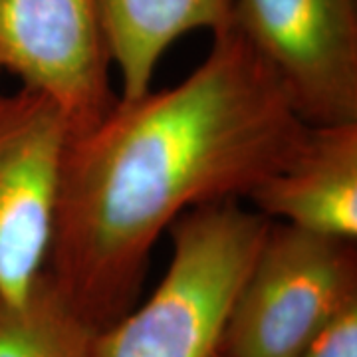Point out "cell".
<instances>
[{"label": "cell", "instance_id": "1", "mask_svg": "<svg viewBox=\"0 0 357 357\" xmlns=\"http://www.w3.org/2000/svg\"><path fill=\"white\" fill-rule=\"evenodd\" d=\"M307 123L243 34L213 32L177 86L117 98L66 141L48 280L93 332L135 307L157 238L201 204L248 197L296 153Z\"/></svg>", "mask_w": 357, "mask_h": 357}, {"label": "cell", "instance_id": "2", "mask_svg": "<svg viewBox=\"0 0 357 357\" xmlns=\"http://www.w3.org/2000/svg\"><path fill=\"white\" fill-rule=\"evenodd\" d=\"M272 220L236 201L187 211L171 225L163 280L96 335L91 357H213Z\"/></svg>", "mask_w": 357, "mask_h": 357}, {"label": "cell", "instance_id": "3", "mask_svg": "<svg viewBox=\"0 0 357 357\" xmlns=\"http://www.w3.org/2000/svg\"><path fill=\"white\" fill-rule=\"evenodd\" d=\"M357 300V243L270 222L234 298L218 354L298 357Z\"/></svg>", "mask_w": 357, "mask_h": 357}, {"label": "cell", "instance_id": "4", "mask_svg": "<svg viewBox=\"0 0 357 357\" xmlns=\"http://www.w3.org/2000/svg\"><path fill=\"white\" fill-rule=\"evenodd\" d=\"M230 24L304 123L357 121V0H230Z\"/></svg>", "mask_w": 357, "mask_h": 357}, {"label": "cell", "instance_id": "5", "mask_svg": "<svg viewBox=\"0 0 357 357\" xmlns=\"http://www.w3.org/2000/svg\"><path fill=\"white\" fill-rule=\"evenodd\" d=\"M68 137L42 93L0 96V306L26 302L46 276Z\"/></svg>", "mask_w": 357, "mask_h": 357}, {"label": "cell", "instance_id": "6", "mask_svg": "<svg viewBox=\"0 0 357 357\" xmlns=\"http://www.w3.org/2000/svg\"><path fill=\"white\" fill-rule=\"evenodd\" d=\"M109 66L98 0H0V70L48 98L70 135L117 102Z\"/></svg>", "mask_w": 357, "mask_h": 357}, {"label": "cell", "instance_id": "7", "mask_svg": "<svg viewBox=\"0 0 357 357\" xmlns=\"http://www.w3.org/2000/svg\"><path fill=\"white\" fill-rule=\"evenodd\" d=\"M246 199L268 220L357 243V121L307 126L288 163Z\"/></svg>", "mask_w": 357, "mask_h": 357}, {"label": "cell", "instance_id": "8", "mask_svg": "<svg viewBox=\"0 0 357 357\" xmlns=\"http://www.w3.org/2000/svg\"><path fill=\"white\" fill-rule=\"evenodd\" d=\"M107 52L119 70L121 100L151 89L155 68L167 48L192 30L230 22V0H98Z\"/></svg>", "mask_w": 357, "mask_h": 357}, {"label": "cell", "instance_id": "9", "mask_svg": "<svg viewBox=\"0 0 357 357\" xmlns=\"http://www.w3.org/2000/svg\"><path fill=\"white\" fill-rule=\"evenodd\" d=\"M96 335L66 306L48 274L26 302L0 306V357H91Z\"/></svg>", "mask_w": 357, "mask_h": 357}, {"label": "cell", "instance_id": "10", "mask_svg": "<svg viewBox=\"0 0 357 357\" xmlns=\"http://www.w3.org/2000/svg\"><path fill=\"white\" fill-rule=\"evenodd\" d=\"M298 357H357V300L342 307Z\"/></svg>", "mask_w": 357, "mask_h": 357}, {"label": "cell", "instance_id": "11", "mask_svg": "<svg viewBox=\"0 0 357 357\" xmlns=\"http://www.w3.org/2000/svg\"><path fill=\"white\" fill-rule=\"evenodd\" d=\"M213 357H225V356H220V354H218V351H217V354H215V356H213Z\"/></svg>", "mask_w": 357, "mask_h": 357}, {"label": "cell", "instance_id": "12", "mask_svg": "<svg viewBox=\"0 0 357 357\" xmlns=\"http://www.w3.org/2000/svg\"><path fill=\"white\" fill-rule=\"evenodd\" d=\"M0 72H2V70H0Z\"/></svg>", "mask_w": 357, "mask_h": 357}]
</instances>
